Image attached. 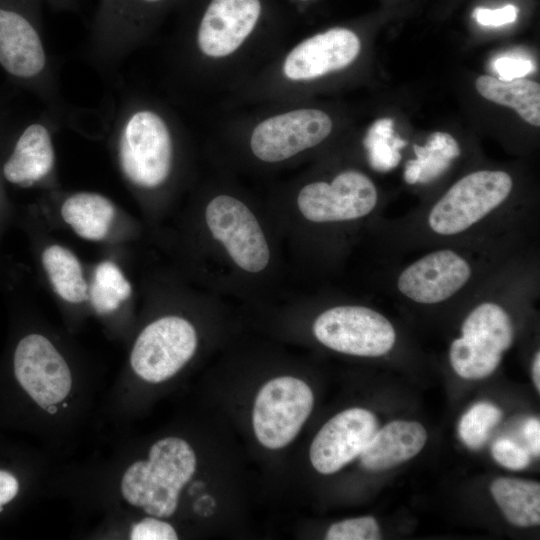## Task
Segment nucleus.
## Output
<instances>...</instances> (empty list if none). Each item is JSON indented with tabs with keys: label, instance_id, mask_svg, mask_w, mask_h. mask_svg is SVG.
Listing matches in <instances>:
<instances>
[{
	"label": "nucleus",
	"instance_id": "1",
	"mask_svg": "<svg viewBox=\"0 0 540 540\" xmlns=\"http://www.w3.org/2000/svg\"><path fill=\"white\" fill-rule=\"evenodd\" d=\"M42 0H0V68L61 122L68 116L43 30Z\"/></svg>",
	"mask_w": 540,
	"mask_h": 540
},
{
	"label": "nucleus",
	"instance_id": "2",
	"mask_svg": "<svg viewBox=\"0 0 540 540\" xmlns=\"http://www.w3.org/2000/svg\"><path fill=\"white\" fill-rule=\"evenodd\" d=\"M115 162L123 180L154 190L171 176L174 137L166 118L123 91L108 121Z\"/></svg>",
	"mask_w": 540,
	"mask_h": 540
},
{
	"label": "nucleus",
	"instance_id": "3",
	"mask_svg": "<svg viewBox=\"0 0 540 540\" xmlns=\"http://www.w3.org/2000/svg\"><path fill=\"white\" fill-rule=\"evenodd\" d=\"M196 466V454L187 441L162 438L151 446L147 460L134 462L124 472L122 496L150 516L168 518L176 511L180 492Z\"/></svg>",
	"mask_w": 540,
	"mask_h": 540
},
{
	"label": "nucleus",
	"instance_id": "4",
	"mask_svg": "<svg viewBox=\"0 0 540 540\" xmlns=\"http://www.w3.org/2000/svg\"><path fill=\"white\" fill-rule=\"evenodd\" d=\"M168 0H97L85 56L105 79L115 76L143 39L155 10Z\"/></svg>",
	"mask_w": 540,
	"mask_h": 540
},
{
	"label": "nucleus",
	"instance_id": "5",
	"mask_svg": "<svg viewBox=\"0 0 540 540\" xmlns=\"http://www.w3.org/2000/svg\"><path fill=\"white\" fill-rule=\"evenodd\" d=\"M61 121L48 110L37 116L10 122L0 116V133L7 140V150L0 163V176L19 188L46 183L54 174L56 154L55 126Z\"/></svg>",
	"mask_w": 540,
	"mask_h": 540
},
{
	"label": "nucleus",
	"instance_id": "6",
	"mask_svg": "<svg viewBox=\"0 0 540 540\" xmlns=\"http://www.w3.org/2000/svg\"><path fill=\"white\" fill-rule=\"evenodd\" d=\"M461 332L451 344L449 357L454 371L464 379H481L493 373L513 342L510 317L491 302L473 309Z\"/></svg>",
	"mask_w": 540,
	"mask_h": 540
},
{
	"label": "nucleus",
	"instance_id": "7",
	"mask_svg": "<svg viewBox=\"0 0 540 540\" xmlns=\"http://www.w3.org/2000/svg\"><path fill=\"white\" fill-rule=\"evenodd\" d=\"M512 178L504 171L480 170L455 184L435 203L428 216L432 231L459 234L483 219L509 196Z\"/></svg>",
	"mask_w": 540,
	"mask_h": 540
},
{
	"label": "nucleus",
	"instance_id": "8",
	"mask_svg": "<svg viewBox=\"0 0 540 540\" xmlns=\"http://www.w3.org/2000/svg\"><path fill=\"white\" fill-rule=\"evenodd\" d=\"M314 395L309 385L293 376L266 382L256 395L252 425L258 442L276 450L291 443L310 416Z\"/></svg>",
	"mask_w": 540,
	"mask_h": 540
},
{
	"label": "nucleus",
	"instance_id": "9",
	"mask_svg": "<svg viewBox=\"0 0 540 540\" xmlns=\"http://www.w3.org/2000/svg\"><path fill=\"white\" fill-rule=\"evenodd\" d=\"M313 333L326 347L344 354L379 357L388 353L396 340L395 330L379 312L363 306H337L321 313Z\"/></svg>",
	"mask_w": 540,
	"mask_h": 540
},
{
	"label": "nucleus",
	"instance_id": "10",
	"mask_svg": "<svg viewBox=\"0 0 540 540\" xmlns=\"http://www.w3.org/2000/svg\"><path fill=\"white\" fill-rule=\"evenodd\" d=\"M197 333L179 316H164L148 324L138 335L130 354L134 373L149 383L174 376L194 355Z\"/></svg>",
	"mask_w": 540,
	"mask_h": 540
},
{
	"label": "nucleus",
	"instance_id": "11",
	"mask_svg": "<svg viewBox=\"0 0 540 540\" xmlns=\"http://www.w3.org/2000/svg\"><path fill=\"white\" fill-rule=\"evenodd\" d=\"M205 219L213 237L240 268L251 273L266 268L270 258L268 243L258 220L242 201L218 195L208 203Z\"/></svg>",
	"mask_w": 540,
	"mask_h": 540
},
{
	"label": "nucleus",
	"instance_id": "12",
	"mask_svg": "<svg viewBox=\"0 0 540 540\" xmlns=\"http://www.w3.org/2000/svg\"><path fill=\"white\" fill-rule=\"evenodd\" d=\"M377 190L365 174L347 170L331 183L305 185L297 196L301 214L312 222H338L362 218L376 206Z\"/></svg>",
	"mask_w": 540,
	"mask_h": 540
},
{
	"label": "nucleus",
	"instance_id": "13",
	"mask_svg": "<svg viewBox=\"0 0 540 540\" xmlns=\"http://www.w3.org/2000/svg\"><path fill=\"white\" fill-rule=\"evenodd\" d=\"M330 116L301 108L269 117L253 130L250 147L264 162H280L320 144L332 131Z\"/></svg>",
	"mask_w": 540,
	"mask_h": 540
},
{
	"label": "nucleus",
	"instance_id": "14",
	"mask_svg": "<svg viewBox=\"0 0 540 540\" xmlns=\"http://www.w3.org/2000/svg\"><path fill=\"white\" fill-rule=\"evenodd\" d=\"M14 374L25 392L41 408L64 400L72 387V376L63 356L45 336L32 333L16 346Z\"/></svg>",
	"mask_w": 540,
	"mask_h": 540
},
{
	"label": "nucleus",
	"instance_id": "15",
	"mask_svg": "<svg viewBox=\"0 0 540 540\" xmlns=\"http://www.w3.org/2000/svg\"><path fill=\"white\" fill-rule=\"evenodd\" d=\"M377 429V418L367 409L349 408L336 414L322 426L310 445L313 468L324 475L338 472L359 457Z\"/></svg>",
	"mask_w": 540,
	"mask_h": 540
},
{
	"label": "nucleus",
	"instance_id": "16",
	"mask_svg": "<svg viewBox=\"0 0 540 540\" xmlns=\"http://www.w3.org/2000/svg\"><path fill=\"white\" fill-rule=\"evenodd\" d=\"M471 267L458 253L442 249L409 265L400 274L399 291L421 304L442 302L456 294L470 279Z\"/></svg>",
	"mask_w": 540,
	"mask_h": 540
},
{
	"label": "nucleus",
	"instance_id": "17",
	"mask_svg": "<svg viewBox=\"0 0 540 540\" xmlns=\"http://www.w3.org/2000/svg\"><path fill=\"white\" fill-rule=\"evenodd\" d=\"M260 13V0H211L196 33L199 51L215 58L232 54L251 34Z\"/></svg>",
	"mask_w": 540,
	"mask_h": 540
},
{
	"label": "nucleus",
	"instance_id": "18",
	"mask_svg": "<svg viewBox=\"0 0 540 540\" xmlns=\"http://www.w3.org/2000/svg\"><path fill=\"white\" fill-rule=\"evenodd\" d=\"M361 42L346 28H332L299 43L283 64L285 77L312 80L349 66L358 56Z\"/></svg>",
	"mask_w": 540,
	"mask_h": 540
},
{
	"label": "nucleus",
	"instance_id": "19",
	"mask_svg": "<svg viewBox=\"0 0 540 540\" xmlns=\"http://www.w3.org/2000/svg\"><path fill=\"white\" fill-rule=\"evenodd\" d=\"M427 440L425 428L416 421L395 420L377 429L359 455L370 471L393 468L416 456Z\"/></svg>",
	"mask_w": 540,
	"mask_h": 540
},
{
	"label": "nucleus",
	"instance_id": "20",
	"mask_svg": "<svg viewBox=\"0 0 540 540\" xmlns=\"http://www.w3.org/2000/svg\"><path fill=\"white\" fill-rule=\"evenodd\" d=\"M113 201L98 192L77 191L67 195L60 206L62 220L81 239L104 240L116 217Z\"/></svg>",
	"mask_w": 540,
	"mask_h": 540
},
{
	"label": "nucleus",
	"instance_id": "21",
	"mask_svg": "<svg viewBox=\"0 0 540 540\" xmlns=\"http://www.w3.org/2000/svg\"><path fill=\"white\" fill-rule=\"evenodd\" d=\"M41 264L57 296L71 304L88 301L89 284L77 255L60 244H50L41 253Z\"/></svg>",
	"mask_w": 540,
	"mask_h": 540
},
{
	"label": "nucleus",
	"instance_id": "22",
	"mask_svg": "<svg viewBox=\"0 0 540 540\" xmlns=\"http://www.w3.org/2000/svg\"><path fill=\"white\" fill-rule=\"evenodd\" d=\"M490 492L505 518L518 527L540 524V484L510 477L495 479Z\"/></svg>",
	"mask_w": 540,
	"mask_h": 540
},
{
	"label": "nucleus",
	"instance_id": "23",
	"mask_svg": "<svg viewBox=\"0 0 540 540\" xmlns=\"http://www.w3.org/2000/svg\"><path fill=\"white\" fill-rule=\"evenodd\" d=\"M477 92L485 99L513 108L527 123L540 126V85L528 79L503 81L482 75L476 79Z\"/></svg>",
	"mask_w": 540,
	"mask_h": 540
},
{
	"label": "nucleus",
	"instance_id": "24",
	"mask_svg": "<svg viewBox=\"0 0 540 540\" xmlns=\"http://www.w3.org/2000/svg\"><path fill=\"white\" fill-rule=\"evenodd\" d=\"M131 294L132 286L116 263L106 260L97 264L89 285L88 300L98 314L116 311Z\"/></svg>",
	"mask_w": 540,
	"mask_h": 540
},
{
	"label": "nucleus",
	"instance_id": "25",
	"mask_svg": "<svg viewBox=\"0 0 540 540\" xmlns=\"http://www.w3.org/2000/svg\"><path fill=\"white\" fill-rule=\"evenodd\" d=\"M391 118L376 120L368 129L363 144L368 161L374 170L387 172L395 168L401 159L400 149L406 141L394 134Z\"/></svg>",
	"mask_w": 540,
	"mask_h": 540
},
{
	"label": "nucleus",
	"instance_id": "26",
	"mask_svg": "<svg viewBox=\"0 0 540 540\" xmlns=\"http://www.w3.org/2000/svg\"><path fill=\"white\" fill-rule=\"evenodd\" d=\"M420 168L418 183H429L442 175L453 159L460 155V147L455 138L445 132H434L424 146L413 145Z\"/></svg>",
	"mask_w": 540,
	"mask_h": 540
},
{
	"label": "nucleus",
	"instance_id": "27",
	"mask_svg": "<svg viewBox=\"0 0 540 540\" xmlns=\"http://www.w3.org/2000/svg\"><path fill=\"white\" fill-rule=\"evenodd\" d=\"M502 418V411L488 402L473 405L460 419L458 432L470 449H478L487 441L490 431Z\"/></svg>",
	"mask_w": 540,
	"mask_h": 540
},
{
	"label": "nucleus",
	"instance_id": "28",
	"mask_svg": "<svg viewBox=\"0 0 540 540\" xmlns=\"http://www.w3.org/2000/svg\"><path fill=\"white\" fill-rule=\"evenodd\" d=\"M327 540H378L380 527L372 516L342 520L332 524L325 535Z\"/></svg>",
	"mask_w": 540,
	"mask_h": 540
},
{
	"label": "nucleus",
	"instance_id": "29",
	"mask_svg": "<svg viewBox=\"0 0 540 540\" xmlns=\"http://www.w3.org/2000/svg\"><path fill=\"white\" fill-rule=\"evenodd\" d=\"M491 452L497 463L511 470H522L531 460L530 453L526 449L508 438L496 440Z\"/></svg>",
	"mask_w": 540,
	"mask_h": 540
},
{
	"label": "nucleus",
	"instance_id": "30",
	"mask_svg": "<svg viewBox=\"0 0 540 540\" xmlns=\"http://www.w3.org/2000/svg\"><path fill=\"white\" fill-rule=\"evenodd\" d=\"M132 540H176L174 527L158 517H147L135 523L130 532Z\"/></svg>",
	"mask_w": 540,
	"mask_h": 540
},
{
	"label": "nucleus",
	"instance_id": "31",
	"mask_svg": "<svg viewBox=\"0 0 540 540\" xmlns=\"http://www.w3.org/2000/svg\"><path fill=\"white\" fill-rule=\"evenodd\" d=\"M493 67L498 79L511 81L523 78L535 70L534 63L520 56H502L497 58Z\"/></svg>",
	"mask_w": 540,
	"mask_h": 540
},
{
	"label": "nucleus",
	"instance_id": "32",
	"mask_svg": "<svg viewBox=\"0 0 540 540\" xmlns=\"http://www.w3.org/2000/svg\"><path fill=\"white\" fill-rule=\"evenodd\" d=\"M519 9L508 4L500 8L477 7L473 10L472 16L478 24L488 27H500L516 21Z\"/></svg>",
	"mask_w": 540,
	"mask_h": 540
},
{
	"label": "nucleus",
	"instance_id": "33",
	"mask_svg": "<svg viewBox=\"0 0 540 540\" xmlns=\"http://www.w3.org/2000/svg\"><path fill=\"white\" fill-rule=\"evenodd\" d=\"M18 490L17 479L11 473L0 470V512L5 504L14 499Z\"/></svg>",
	"mask_w": 540,
	"mask_h": 540
},
{
	"label": "nucleus",
	"instance_id": "34",
	"mask_svg": "<svg viewBox=\"0 0 540 540\" xmlns=\"http://www.w3.org/2000/svg\"><path fill=\"white\" fill-rule=\"evenodd\" d=\"M524 437L530 446L533 455L540 454V422L538 418H530L523 428Z\"/></svg>",
	"mask_w": 540,
	"mask_h": 540
},
{
	"label": "nucleus",
	"instance_id": "35",
	"mask_svg": "<svg viewBox=\"0 0 540 540\" xmlns=\"http://www.w3.org/2000/svg\"><path fill=\"white\" fill-rule=\"evenodd\" d=\"M51 9L57 12H75L79 8L78 0H42Z\"/></svg>",
	"mask_w": 540,
	"mask_h": 540
},
{
	"label": "nucleus",
	"instance_id": "36",
	"mask_svg": "<svg viewBox=\"0 0 540 540\" xmlns=\"http://www.w3.org/2000/svg\"><path fill=\"white\" fill-rule=\"evenodd\" d=\"M532 377L537 391H540V353L537 352L532 364Z\"/></svg>",
	"mask_w": 540,
	"mask_h": 540
},
{
	"label": "nucleus",
	"instance_id": "37",
	"mask_svg": "<svg viewBox=\"0 0 540 540\" xmlns=\"http://www.w3.org/2000/svg\"><path fill=\"white\" fill-rule=\"evenodd\" d=\"M49 414H55L57 413V407L55 405H51L48 408L45 409Z\"/></svg>",
	"mask_w": 540,
	"mask_h": 540
},
{
	"label": "nucleus",
	"instance_id": "38",
	"mask_svg": "<svg viewBox=\"0 0 540 540\" xmlns=\"http://www.w3.org/2000/svg\"><path fill=\"white\" fill-rule=\"evenodd\" d=\"M4 113L3 107H2V100L0 99V116Z\"/></svg>",
	"mask_w": 540,
	"mask_h": 540
},
{
	"label": "nucleus",
	"instance_id": "39",
	"mask_svg": "<svg viewBox=\"0 0 540 540\" xmlns=\"http://www.w3.org/2000/svg\"><path fill=\"white\" fill-rule=\"evenodd\" d=\"M0 196H1V188H0Z\"/></svg>",
	"mask_w": 540,
	"mask_h": 540
},
{
	"label": "nucleus",
	"instance_id": "40",
	"mask_svg": "<svg viewBox=\"0 0 540 540\" xmlns=\"http://www.w3.org/2000/svg\"><path fill=\"white\" fill-rule=\"evenodd\" d=\"M303 1H306V0H303Z\"/></svg>",
	"mask_w": 540,
	"mask_h": 540
}]
</instances>
